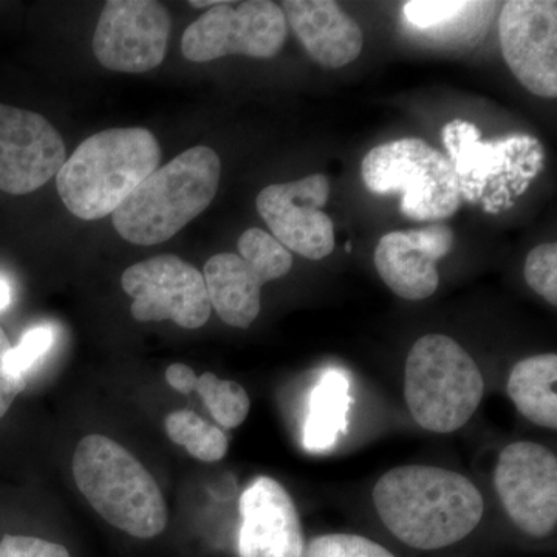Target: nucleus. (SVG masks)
Segmentation results:
<instances>
[{
	"instance_id": "obj_7",
	"label": "nucleus",
	"mask_w": 557,
	"mask_h": 557,
	"mask_svg": "<svg viewBox=\"0 0 557 557\" xmlns=\"http://www.w3.org/2000/svg\"><path fill=\"white\" fill-rule=\"evenodd\" d=\"M239 255L212 256L203 270L209 302L231 327L248 329L260 313V292L267 282L284 277L293 256L271 234L251 228L242 234Z\"/></svg>"
},
{
	"instance_id": "obj_3",
	"label": "nucleus",
	"mask_w": 557,
	"mask_h": 557,
	"mask_svg": "<svg viewBox=\"0 0 557 557\" xmlns=\"http://www.w3.org/2000/svg\"><path fill=\"white\" fill-rule=\"evenodd\" d=\"M218 152L196 146L157 168L112 214L113 226L134 245L163 244L199 218L218 194Z\"/></svg>"
},
{
	"instance_id": "obj_6",
	"label": "nucleus",
	"mask_w": 557,
	"mask_h": 557,
	"mask_svg": "<svg viewBox=\"0 0 557 557\" xmlns=\"http://www.w3.org/2000/svg\"><path fill=\"white\" fill-rule=\"evenodd\" d=\"M361 175L372 193L398 194L403 214L418 222L448 219L460 207V180L453 163L423 139L376 146L362 160Z\"/></svg>"
},
{
	"instance_id": "obj_19",
	"label": "nucleus",
	"mask_w": 557,
	"mask_h": 557,
	"mask_svg": "<svg viewBox=\"0 0 557 557\" xmlns=\"http://www.w3.org/2000/svg\"><path fill=\"white\" fill-rule=\"evenodd\" d=\"M346 379L329 372L311 395L309 421L306 426L307 448L325 449L332 445L346 423L348 409Z\"/></svg>"
},
{
	"instance_id": "obj_10",
	"label": "nucleus",
	"mask_w": 557,
	"mask_h": 557,
	"mask_svg": "<svg viewBox=\"0 0 557 557\" xmlns=\"http://www.w3.org/2000/svg\"><path fill=\"white\" fill-rule=\"evenodd\" d=\"M171 16L153 0H109L98 21L91 49L102 67L145 73L166 57Z\"/></svg>"
},
{
	"instance_id": "obj_11",
	"label": "nucleus",
	"mask_w": 557,
	"mask_h": 557,
	"mask_svg": "<svg viewBox=\"0 0 557 557\" xmlns=\"http://www.w3.org/2000/svg\"><path fill=\"white\" fill-rule=\"evenodd\" d=\"M494 483L502 505L519 530L547 537L557 523V458L533 442L508 445L498 456Z\"/></svg>"
},
{
	"instance_id": "obj_23",
	"label": "nucleus",
	"mask_w": 557,
	"mask_h": 557,
	"mask_svg": "<svg viewBox=\"0 0 557 557\" xmlns=\"http://www.w3.org/2000/svg\"><path fill=\"white\" fill-rule=\"evenodd\" d=\"M525 278L537 295L557 306V245L555 242L531 249L525 260Z\"/></svg>"
},
{
	"instance_id": "obj_26",
	"label": "nucleus",
	"mask_w": 557,
	"mask_h": 557,
	"mask_svg": "<svg viewBox=\"0 0 557 557\" xmlns=\"http://www.w3.org/2000/svg\"><path fill=\"white\" fill-rule=\"evenodd\" d=\"M0 557H70L67 548L46 539L11 536L0 541Z\"/></svg>"
},
{
	"instance_id": "obj_15",
	"label": "nucleus",
	"mask_w": 557,
	"mask_h": 557,
	"mask_svg": "<svg viewBox=\"0 0 557 557\" xmlns=\"http://www.w3.org/2000/svg\"><path fill=\"white\" fill-rule=\"evenodd\" d=\"M240 557H304L306 539L295 502L271 478H259L240 497Z\"/></svg>"
},
{
	"instance_id": "obj_28",
	"label": "nucleus",
	"mask_w": 557,
	"mask_h": 557,
	"mask_svg": "<svg viewBox=\"0 0 557 557\" xmlns=\"http://www.w3.org/2000/svg\"><path fill=\"white\" fill-rule=\"evenodd\" d=\"M197 380H199V376L196 375V372L189 366L180 364V362L170 366L166 370L168 383L180 394H190V392L196 391Z\"/></svg>"
},
{
	"instance_id": "obj_24",
	"label": "nucleus",
	"mask_w": 557,
	"mask_h": 557,
	"mask_svg": "<svg viewBox=\"0 0 557 557\" xmlns=\"http://www.w3.org/2000/svg\"><path fill=\"white\" fill-rule=\"evenodd\" d=\"M54 343V330L50 325H39L28 330L16 347H11L7 366L10 372L21 379L27 380L40 359L49 354Z\"/></svg>"
},
{
	"instance_id": "obj_22",
	"label": "nucleus",
	"mask_w": 557,
	"mask_h": 557,
	"mask_svg": "<svg viewBox=\"0 0 557 557\" xmlns=\"http://www.w3.org/2000/svg\"><path fill=\"white\" fill-rule=\"evenodd\" d=\"M304 557H397L383 545L357 534H324L306 545Z\"/></svg>"
},
{
	"instance_id": "obj_27",
	"label": "nucleus",
	"mask_w": 557,
	"mask_h": 557,
	"mask_svg": "<svg viewBox=\"0 0 557 557\" xmlns=\"http://www.w3.org/2000/svg\"><path fill=\"white\" fill-rule=\"evenodd\" d=\"M10 350V341L0 327V418L5 417L14 399L27 386V380L11 373L9 366H7V357H9Z\"/></svg>"
},
{
	"instance_id": "obj_25",
	"label": "nucleus",
	"mask_w": 557,
	"mask_h": 557,
	"mask_svg": "<svg viewBox=\"0 0 557 557\" xmlns=\"http://www.w3.org/2000/svg\"><path fill=\"white\" fill-rule=\"evenodd\" d=\"M471 5L469 2H431V0H424V2H406L405 3V16L406 20L413 25V27L421 28V30H429V28H437L440 25L449 24L457 17L458 14L465 13L468 7Z\"/></svg>"
},
{
	"instance_id": "obj_8",
	"label": "nucleus",
	"mask_w": 557,
	"mask_h": 557,
	"mask_svg": "<svg viewBox=\"0 0 557 557\" xmlns=\"http://www.w3.org/2000/svg\"><path fill=\"white\" fill-rule=\"evenodd\" d=\"M287 20L270 0L220 2L186 28L182 51L186 60L209 62L228 54L269 60L287 39Z\"/></svg>"
},
{
	"instance_id": "obj_5",
	"label": "nucleus",
	"mask_w": 557,
	"mask_h": 557,
	"mask_svg": "<svg viewBox=\"0 0 557 557\" xmlns=\"http://www.w3.org/2000/svg\"><path fill=\"white\" fill-rule=\"evenodd\" d=\"M485 380L478 362L457 341L426 335L410 348L405 397L413 420L435 434H450L478 412Z\"/></svg>"
},
{
	"instance_id": "obj_21",
	"label": "nucleus",
	"mask_w": 557,
	"mask_h": 557,
	"mask_svg": "<svg viewBox=\"0 0 557 557\" xmlns=\"http://www.w3.org/2000/svg\"><path fill=\"white\" fill-rule=\"evenodd\" d=\"M196 392H199L209 412L220 426L239 428L247 420L251 399L247 391L236 381L220 380L214 373L207 372L197 380Z\"/></svg>"
},
{
	"instance_id": "obj_9",
	"label": "nucleus",
	"mask_w": 557,
	"mask_h": 557,
	"mask_svg": "<svg viewBox=\"0 0 557 557\" xmlns=\"http://www.w3.org/2000/svg\"><path fill=\"white\" fill-rule=\"evenodd\" d=\"M121 285L134 298L132 317L139 322L170 321L200 329L211 317L207 284L196 267L177 256H156L123 273Z\"/></svg>"
},
{
	"instance_id": "obj_13",
	"label": "nucleus",
	"mask_w": 557,
	"mask_h": 557,
	"mask_svg": "<svg viewBox=\"0 0 557 557\" xmlns=\"http://www.w3.org/2000/svg\"><path fill=\"white\" fill-rule=\"evenodd\" d=\"M502 53L512 75L537 97H557V2L509 0L498 17Z\"/></svg>"
},
{
	"instance_id": "obj_16",
	"label": "nucleus",
	"mask_w": 557,
	"mask_h": 557,
	"mask_svg": "<svg viewBox=\"0 0 557 557\" xmlns=\"http://www.w3.org/2000/svg\"><path fill=\"white\" fill-rule=\"evenodd\" d=\"M454 247L448 226L394 231L379 242L375 265L381 278L395 295L408 300L431 298L437 292V263Z\"/></svg>"
},
{
	"instance_id": "obj_1",
	"label": "nucleus",
	"mask_w": 557,
	"mask_h": 557,
	"mask_svg": "<svg viewBox=\"0 0 557 557\" xmlns=\"http://www.w3.org/2000/svg\"><path fill=\"white\" fill-rule=\"evenodd\" d=\"M373 504L398 541L424 552L463 541L485 511L482 494L471 480L423 465L386 472L373 490Z\"/></svg>"
},
{
	"instance_id": "obj_18",
	"label": "nucleus",
	"mask_w": 557,
	"mask_h": 557,
	"mask_svg": "<svg viewBox=\"0 0 557 557\" xmlns=\"http://www.w3.org/2000/svg\"><path fill=\"white\" fill-rule=\"evenodd\" d=\"M557 355L545 354L522 359L508 379V395L531 423L557 428Z\"/></svg>"
},
{
	"instance_id": "obj_29",
	"label": "nucleus",
	"mask_w": 557,
	"mask_h": 557,
	"mask_svg": "<svg viewBox=\"0 0 557 557\" xmlns=\"http://www.w3.org/2000/svg\"><path fill=\"white\" fill-rule=\"evenodd\" d=\"M11 304V287L7 278L0 277V311L9 309Z\"/></svg>"
},
{
	"instance_id": "obj_4",
	"label": "nucleus",
	"mask_w": 557,
	"mask_h": 557,
	"mask_svg": "<svg viewBox=\"0 0 557 557\" xmlns=\"http://www.w3.org/2000/svg\"><path fill=\"white\" fill-rule=\"evenodd\" d=\"M73 475L83 496L110 525L138 539L159 536L168 527L160 486L120 443L97 434L81 440Z\"/></svg>"
},
{
	"instance_id": "obj_17",
	"label": "nucleus",
	"mask_w": 557,
	"mask_h": 557,
	"mask_svg": "<svg viewBox=\"0 0 557 557\" xmlns=\"http://www.w3.org/2000/svg\"><path fill=\"white\" fill-rule=\"evenodd\" d=\"M281 9L292 30L322 67H344L361 53V27L333 0H285Z\"/></svg>"
},
{
	"instance_id": "obj_2",
	"label": "nucleus",
	"mask_w": 557,
	"mask_h": 557,
	"mask_svg": "<svg viewBox=\"0 0 557 557\" xmlns=\"http://www.w3.org/2000/svg\"><path fill=\"white\" fill-rule=\"evenodd\" d=\"M159 139L145 127L91 135L65 160L57 188L65 208L83 220L113 214L159 168Z\"/></svg>"
},
{
	"instance_id": "obj_14",
	"label": "nucleus",
	"mask_w": 557,
	"mask_h": 557,
	"mask_svg": "<svg viewBox=\"0 0 557 557\" xmlns=\"http://www.w3.org/2000/svg\"><path fill=\"white\" fill-rule=\"evenodd\" d=\"M60 132L39 113L0 104V190L24 196L46 185L65 163Z\"/></svg>"
},
{
	"instance_id": "obj_20",
	"label": "nucleus",
	"mask_w": 557,
	"mask_h": 557,
	"mask_svg": "<svg viewBox=\"0 0 557 557\" xmlns=\"http://www.w3.org/2000/svg\"><path fill=\"white\" fill-rule=\"evenodd\" d=\"M168 435L175 445L183 446L190 456L214 463L228 453V438L222 429L212 426L188 409L175 410L164 421Z\"/></svg>"
},
{
	"instance_id": "obj_12",
	"label": "nucleus",
	"mask_w": 557,
	"mask_h": 557,
	"mask_svg": "<svg viewBox=\"0 0 557 557\" xmlns=\"http://www.w3.org/2000/svg\"><path fill=\"white\" fill-rule=\"evenodd\" d=\"M329 196V178L314 174L267 186L260 190L256 207L278 244L302 258L321 260L335 249L332 219L322 211Z\"/></svg>"
}]
</instances>
